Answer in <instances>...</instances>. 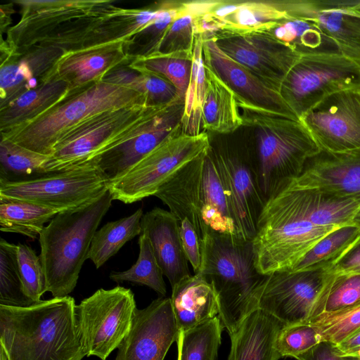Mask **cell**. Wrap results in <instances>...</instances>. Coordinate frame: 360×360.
<instances>
[{"label": "cell", "instance_id": "6da1fadb", "mask_svg": "<svg viewBox=\"0 0 360 360\" xmlns=\"http://www.w3.org/2000/svg\"><path fill=\"white\" fill-rule=\"evenodd\" d=\"M76 306L69 295L26 307L0 304V345L9 360H82Z\"/></svg>", "mask_w": 360, "mask_h": 360}, {"label": "cell", "instance_id": "7a4b0ae2", "mask_svg": "<svg viewBox=\"0 0 360 360\" xmlns=\"http://www.w3.org/2000/svg\"><path fill=\"white\" fill-rule=\"evenodd\" d=\"M202 264L198 273L217 293L219 317L229 335L259 309L266 275L255 265L252 240L209 233L200 243Z\"/></svg>", "mask_w": 360, "mask_h": 360}, {"label": "cell", "instance_id": "3957f363", "mask_svg": "<svg viewBox=\"0 0 360 360\" xmlns=\"http://www.w3.org/2000/svg\"><path fill=\"white\" fill-rule=\"evenodd\" d=\"M112 200L108 190L86 205L57 214L40 233L46 290L53 297L68 296L74 290L94 236Z\"/></svg>", "mask_w": 360, "mask_h": 360}, {"label": "cell", "instance_id": "277c9868", "mask_svg": "<svg viewBox=\"0 0 360 360\" xmlns=\"http://www.w3.org/2000/svg\"><path fill=\"white\" fill-rule=\"evenodd\" d=\"M141 104L148 105L141 94L102 80L68 96L32 122L1 134V138L51 155L67 134L89 119L106 111Z\"/></svg>", "mask_w": 360, "mask_h": 360}, {"label": "cell", "instance_id": "5b68a950", "mask_svg": "<svg viewBox=\"0 0 360 360\" xmlns=\"http://www.w3.org/2000/svg\"><path fill=\"white\" fill-rule=\"evenodd\" d=\"M245 112L244 124L255 131L260 186L267 200L297 178L307 160L321 149L300 120Z\"/></svg>", "mask_w": 360, "mask_h": 360}, {"label": "cell", "instance_id": "8992f818", "mask_svg": "<svg viewBox=\"0 0 360 360\" xmlns=\"http://www.w3.org/2000/svg\"><path fill=\"white\" fill-rule=\"evenodd\" d=\"M211 143L206 132L188 135L177 132L124 173L110 181L113 200L129 204L155 195L160 186L186 164L203 155Z\"/></svg>", "mask_w": 360, "mask_h": 360}, {"label": "cell", "instance_id": "52a82bcc", "mask_svg": "<svg viewBox=\"0 0 360 360\" xmlns=\"http://www.w3.org/2000/svg\"><path fill=\"white\" fill-rule=\"evenodd\" d=\"M110 182L94 160L25 180L0 179V197L25 200L63 212L94 201L108 190Z\"/></svg>", "mask_w": 360, "mask_h": 360}, {"label": "cell", "instance_id": "ba28073f", "mask_svg": "<svg viewBox=\"0 0 360 360\" xmlns=\"http://www.w3.org/2000/svg\"><path fill=\"white\" fill-rule=\"evenodd\" d=\"M158 106L146 104L127 106L106 111L85 121L56 145L45 166L46 173L63 171L94 161Z\"/></svg>", "mask_w": 360, "mask_h": 360}, {"label": "cell", "instance_id": "9c48e42d", "mask_svg": "<svg viewBox=\"0 0 360 360\" xmlns=\"http://www.w3.org/2000/svg\"><path fill=\"white\" fill-rule=\"evenodd\" d=\"M360 87V67L342 54L301 56L283 80L280 94L299 119L328 96Z\"/></svg>", "mask_w": 360, "mask_h": 360}, {"label": "cell", "instance_id": "30bf717a", "mask_svg": "<svg viewBox=\"0 0 360 360\" xmlns=\"http://www.w3.org/2000/svg\"><path fill=\"white\" fill-rule=\"evenodd\" d=\"M137 308L131 289H98L76 306L77 323L86 356L106 360L129 332Z\"/></svg>", "mask_w": 360, "mask_h": 360}, {"label": "cell", "instance_id": "8fae6325", "mask_svg": "<svg viewBox=\"0 0 360 360\" xmlns=\"http://www.w3.org/2000/svg\"><path fill=\"white\" fill-rule=\"evenodd\" d=\"M239 237L252 240L266 200L260 186L255 150L210 145Z\"/></svg>", "mask_w": 360, "mask_h": 360}, {"label": "cell", "instance_id": "7c38bea8", "mask_svg": "<svg viewBox=\"0 0 360 360\" xmlns=\"http://www.w3.org/2000/svg\"><path fill=\"white\" fill-rule=\"evenodd\" d=\"M360 208V197L341 195L290 182L266 202L258 221H307L318 226H342Z\"/></svg>", "mask_w": 360, "mask_h": 360}, {"label": "cell", "instance_id": "4fadbf2b", "mask_svg": "<svg viewBox=\"0 0 360 360\" xmlns=\"http://www.w3.org/2000/svg\"><path fill=\"white\" fill-rule=\"evenodd\" d=\"M330 267L266 275L259 309L283 325L309 322L321 292L334 274Z\"/></svg>", "mask_w": 360, "mask_h": 360}, {"label": "cell", "instance_id": "5bb4252c", "mask_svg": "<svg viewBox=\"0 0 360 360\" xmlns=\"http://www.w3.org/2000/svg\"><path fill=\"white\" fill-rule=\"evenodd\" d=\"M300 120L322 150L340 153L360 148V87L328 96Z\"/></svg>", "mask_w": 360, "mask_h": 360}, {"label": "cell", "instance_id": "9a60e30c", "mask_svg": "<svg viewBox=\"0 0 360 360\" xmlns=\"http://www.w3.org/2000/svg\"><path fill=\"white\" fill-rule=\"evenodd\" d=\"M184 101L158 106L115 147L95 161L110 181L137 163L162 141L181 131Z\"/></svg>", "mask_w": 360, "mask_h": 360}, {"label": "cell", "instance_id": "2e32d148", "mask_svg": "<svg viewBox=\"0 0 360 360\" xmlns=\"http://www.w3.org/2000/svg\"><path fill=\"white\" fill-rule=\"evenodd\" d=\"M213 39L224 53L278 92L288 72L301 56L269 32L220 34Z\"/></svg>", "mask_w": 360, "mask_h": 360}, {"label": "cell", "instance_id": "e0dca14e", "mask_svg": "<svg viewBox=\"0 0 360 360\" xmlns=\"http://www.w3.org/2000/svg\"><path fill=\"white\" fill-rule=\"evenodd\" d=\"M202 56L205 65L231 89L245 111L300 120L278 91L224 53L214 39H203Z\"/></svg>", "mask_w": 360, "mask_h": 360}, {"label": "cell", "instance_id": "ac0fdd59", "mask_svg": "<svg viewBox=\"0 0 360 360\" xmlns=\"http://www.w3.org/2000/svg\"><path fill=\"white\" fill-rule=\"evenodd\" d=\"M274 4L291 18L314 22L360 67V0H276Z\"/></svg>", "mask_w": 360, "mask_h": 360}, {"label": "cell", "instance_id": "d6986e66", "mask_svg": "<svg viewBox=\"0 0 360 360\" xmlns=\"http://www.w3.org/2000/svg\"><path fill=\"white\" fill-rule=\"evenodd\" d=\"M179 334L170 297H159L136 309L115 360H164Z\"/></svg>", "mask_w": 360, "mask_h": 360}, {"label": "cell", "instance_id": "ffe728a7", "mask_svg": "<svg viewBox=\"0 0 360 360\" xmlns=\"http://www.w3.org/2000/svg\"><path fill=\"white\" fill-rule=\"evenodd\" d=\"M105 0H17L20 18L6 32L14 49L37 44L63 24L94 11Z\"/></svg>", "mask_w": 360, "mask_h": 360}, {"label": "cell", "instance_id": "44dd1931", "mask_svg": "<svg viewBox=\"0 0 360 360\" xmlns=\"http://www.w3.org/2000/svg\"><path fill=\"white\" fill-rule=\"evenodd\" d=\"M65 53L59 47L39 44L12 49L0 59V110L43 82Z\"/></svg>", "mask_w": 360, "mask_h": 360}, {"label": "cell", "instance_id": "7402d4cb", "mask_svg": "<svg viewBox=\"0 0 360 360\" xmlns=\"http://www.w3.org/2000/svg\"><path fill=\"white\" fill-rule=\"evenodd\" d=\"M131 60L123 41L100 44L65 53L46 79L65 81L69 86V96L102 81L109 72L127 65Z\"/></svg>", "mask_w": 360, "mask_h": 360}, {"label": "cell", "instance_id": "603a6c76", "mask_svg": "<svg viewBox=\"0 0 360 360\" xmlns=\"http://www.w3.org/2000/svg\"><path fill=\"white\" fill-rule=\"evenodd\" d=\"M292 184L360 197V148L340 153L320 150L307 160Z\"/></svg>", "mask_w": 360, "mask_h": 360}, {"label": "cell", "instance_id": "cb8c5ba5", "mask_svg": "<svg viewBox=\"0 0 360 360\" xmlns=\"http://www.w3.org/2000/svg\"><path fill=\"white\" fill-rule=\"evenodd\" d=\"M141 232L148 237L171 287L191 275L181 243L179 222L170 211L156 207L147 212L141 219Z\"/></svg>", "mask_w": 360, "mask_h": 360}, {"label": "cell", "instance_id": "d4e9b609", "mask_svg": "<svg viewBox=\"0 0 360 360\" xmlns=\"http://www.w3.org/2000/svg\"><path fill=\"white\" fill-rule=\"evenodd\" d=\"M205 153L175 172L155 194L179 221L186 219L193 226L200 243L209 233L202 217V177Z\"/></svg>", "mask_w": 360, "mask_h": 360}, {"label": "cell", "instance_id": "484cf974", "mask_svg": "<svg viewBox=\"0 0 360 360\" xmlns=\"http://www.w3.org/2000/svg\"><path fill=\"white\" fill-rule=\"evenodd\" d=\"M170 300L179 332L193 328L219 316L215 290L200 273L191 275L172 287Z\"/></svg>", "mask_w": 360, "mask_h": 360}, {"label": "cell", "instance_id": "4316f807", "mask_svg": "<svg viewBox=\"0 0 360 360\" xmlns=\"http://www.w3.org/2000/svg\"><path fill=\"white\" fill-rule=\"evenodd\" d=\"M283 323L260 309L252 312L229 335L227 360H278L276 341Z\"/></svg>", "mask_w": 360, "mask_h": 360}, {"label": "cell", "instance_id": "83f0119b", "mask_svg": "<svg viewBox=\"0 0 360 360\" xmlns=\"http://www.w3.org/2000/svg\"><path fill=\"white\" fill-rule=\"evenodd\" d=\"M68 94L69 86L65 81L56 77L45 79L0 110L1 134L32 122L65 99Z\"/></svg>", "mask_w": 360, "mask_h": 360}, {"label": "cell", "instance_id": "f1b7e54d", "mask_svg": "<svg viewBox=\"0 0 360 360\" xmlns=\"http://www.w3.org/2000/svg\"><path fill=\"white\" fill-rule=\"evenodd\" d=\"M201 194L202 217L209 233L242 240L210 147L204 155Z\"/></svg>", "mask_w": 360, "mask_h": 360}, {"label": "cell", "instance_id": "f546056e", "mask_svg": "<svg viewBox=\"0 0 360 360\" xmlns=\"http://www.w3.org/2000/svg\"><path fill=\"white\" fill-rule=\"evenodd\" d=\"M113 3L105 0L91 13L63 24L37 44L57 46L65 53L103 44V23L118 8Z\"/></svg>", "mask_w": 360, "mask_h": 360}, {"label": "cell", "instance_id": "4dcf8cb0", "mask_svg": "<svg viewBox=\"0 0 360 360\" xmlns=\"http://www.w3.org/2000/svg\"><path fill=\"white\" fill-rule=\"evenodd\" d=\"M205 68L207 86L202 107V129L220 134L233 132L244 124L236 97L210 68L206 65Z\"/></svg>", "mask_w": 360, "mask_h": 360}, {"label": "cell", "instance_id": "1f68e13d", "mask_svg": "<svg viewBox=\"0 0 360 360\" xmlns=\"http://www.w3.org/2000/svg\"><path fill=\"white\" fill-rule=\"evenodd\" d=\"M290 18L271 1H238L235 11L219 20L222 28L215 37L220 34L269 32L280 21Z\"/></svg>", "mask_w": 360, "mask_h": 360}, {"label": "cell", "instance_id": "d6a6232c", "mask_svg": "<svg viewBox=\"0 0 360 360\" xmlns=\"http://www.w3.org/2000/svg\"><path fill=\"white\" fill-rule=\"evenodd\" d=\"M58 211L25 200L0 197V229L32 239L39 236L44 224Z\"/></svg>", "mask_w": 360, "mask_h": 360}, {"label": "cell", "instance_id": "836d02e7", "mask_svg": "<svg viewBox=\"0 0 360 360\" xmlns=\"http://www.w3.org/2000/svg\"><path fill=\"white\" fill-rule=\"evenodd\" d=\"M269 32L280 41L292 46L300 56L341 54L335 42L308 20L290 17L280 21Z\"/></svg>", "mask_w": 360, "mask_h": 360}, {"label": "cell", "instance_id": "e575fe53", "mask_svg": "<svg viewBox=\"0 0 360 360\" xmlns=\"http://www.w3.org/2000/svg\"><path fill=\"white\" fill-rule=\"evenodd\" d=\"M142 208L132 214L110 221L96 231L88 253L96 269L114 256L126 243L141 233Z\"/></svg>", "mask_w": 360, "mask_h": 360}, {"label": "cell", "instance_id": "d590c367", "mask_svg": "<svg viewBox=\"0 0 360 360\" xmlns=\"http://www.w3.org/2000/svg\"><path fill=\"white\" fill-rule=\"evenodd\" d=\"M103 80L141 94L150 106L167 105L181 101L175 86L167 79L153 73L134 70L127 65L111 71Z\"/></svg>", "mask_w": 360, "mask_h": 360}, {"label": "cell", "instance_id": "8d00e7d4", "mask_svg": "<svg viewBox=\"0 0 360 360\" xmlns=\"http://www.w3.org/2000/svg\"><path fill=\"white\" fill-rule=\"evenodd\" d=\"M193 53L150 54L133 59L127 66L167 79L175 86L179 98L184 101L191 76Z\"/></svg>", "mask_w": 360, "mask_h": 360}, {"label": "cell", "instance_id": "74e56055", "mask_svg": "<svg viewBox=\"0 0 360 360\" xmlns=\"http://www.w3.org/2000/svg\"><path fill=\"white\" fill-rule=\"evenodd\" d=\"M359 236L360 227L354 224L336 228L319 240L290 271L332 266Z\"/></svg>", "mask_w": 360, "mask_h": 360}, {"label": "cell", "instance_id": "f35d334b", "mask_svg": "<svg viewBox=\"0 0 360 360\" xmlns=\"http://www.w3.org/2000/svg\"><path fill=\"white\" fill-rule=\"evenodd\" d=\"M202 36L196 35L193 53V65L189 85L184 100L181 131L188 135L202 131V107L206 93V73L202 56Z\"/></svg>", "mask_w": 360, "mask_h": 360}, {"label": "cell", "instance_id": "ab89813d", "mask_svg": "<svg viewBox=\"0 0 360 360\" xmlns=\"http://www.w3.org/2000/svg\"><path fill=\"white\" fill-rule=\"evenodd\" d=\"M49 155L26 148L4 138L0 141V179L20 181L46 174Z\"/></svg>", "mask_w": 360, "mask_h": 360}, {"label": "cell", "instance_id": "60d3db41", "mask_svg": "<svg viewBox=\"0 0 360 360\" xmlns=\"http://www.w3.org/2000/svg\"><path fill=\"white\" fill-rule=\"evenodd\" d=\"M224 330L218 316L186 331H180L177 360H216Z\"/></svg>", "mask_w": 360, "mask_h": 360}, {"label": "cell", "instance_id": "b9f144b4", "mask_svg": "<svg viewBox=\"0 0 360 360\" xmlns=\"http://www.w3.org/2000/svg\"><path fill=\"white\" fill-rule=\"evenodd\" d=\"M139 254L136 263L124 271H112L110 278L115 282L129 281L146 285L164 297L167 293L162 271L158 263L150 241L141 232L139 238Z\"/></svg>", "mask_w": 360, "mask_h": 360}, {"label": "cell", "instance_id": "7bdbcfd3", "mask_svg": "<svg viewBox=\"0 0 360 360\" xmlns=\"http://www.w3.org/2000/svg\"><path fill=\"white\" fill-rule=\"evenodd\" d=\"M162 3V9L157 18L124 44L126 53L131 60L150 54L171 23L182 14V2Z\"/></svg>", "mask_w": 360, "mask_h": 360}, {"label": "cell", "instance_id": "ee69618b", "mask_svg": "<svg viewBox=\"0 0 360 360\" xmlns=\"http://www.w3.org/2000/svg\"><path fill=\"white\" fill-rule=\"evenodd\" d=\"M17 249L18 245L1 238L0 304L26 307L36 302L24 292L18 267Z\"/></svg>", "mask_w": 360, "mask_h": 360}, {"label": "cell", "instance_id": "f6af8a7d", "mask_svg": "<svg viewBox=\"0 0 360 360\" xmlns=\"http://www.w3.org/2000/svg\"><path fill=\"white\" fill-rule=\"evenodd\" d=\"M359 302L360 274H333L321 292L310 321L320 314L339 311Z\"/></svg>", "mask_w": 360, "mask_h": 360}, {"label": "cell", "instance_id": "bcb514c9", "mask_svg": "<svg viewBox=\"0 0 360 360\" xmlns=\"http://www.w3.org/2000/svg\"><path fill=\"white\" fill-rule=\"evenodd\" d=\"M309 323L317 328L322 341L338 345L360 328V302L339 311L320 314Z\"/></svg>", "mask_w": 360, "mask_h": 360}, {"label": "cell", "instance_id": "7dc6e473", "mask_svg": "<svg viewBox=\"0 0 360 360\" xmlns=\"http://www.w3.org/2000/svg\"><path fill=\"white\" fill-rule=\"evenodd\" d=\"M321 341L317 328L309 322L284 325L278 334L276 348L281 358H295Z\"/></svg>", "mask_w": 360, "mask_h": 360}, {"label": "cell", "instance_id": "c3c4849f", "mask_svg": "<svg viewBox=\"0 0 360 360\" xmlns=\"http://www.w3.org/2000/svg\"><path fill=\"white\" fill-rule=\"evenodd\" d=\"M17 256L24 292L33 302H38L42 295L47 292L40 257L31 247L21 243L18 245Z\"/></svg>", "mask_w": 360, "mask_h": 360}, {"label": "cell", "instance_id": "681fc988", "mask_svg": "<svg viewBox=\"0 0 360 360\" xmlns=\"http://www.w3.org/2000/svg\"><path fill=\"white\" fill-rule=\"evenodd\" d=\"M193 18L183 6L182 14L171 23L150 54L193 53L195 41Z\"/></svg>", "mask_w": 360, "mask_h": 360}, {"label": "cell", "instance_id": "f907efd6", "mask_svg": "<svg viewBox=\"0 0 360 360\" xmlns=\"http://www.w3.org/2000/svg\"><path fill=\"white\" fill-rule=\"evenodd\" d=\"M179 222V232L183 248L188 262L195 274L201 267L202 254L200 243L193 226L186 219Z\"/></svg>", "mask_w": 360, "mask_h": 360}, {"label": "cell", "instance_id": "816d5d0a", "mask_svg": "<svg viewBox=\"0 0 360 360\" xmlns=\"http://www.w3.org/2000/svg\"><path fill=\"white\" fill-rule=\"evenodd\" d=\"M295 359L297 360H360L358 357L339 354L336 350L335 345L328 341L320 342Z\"/></svg>", "mask_w": 360, "mask_h": 360}, {"label": "cell", "instance_id": "f5cc1de1", "mask_svg": "<svg viewBox=\"0 0 360 360\" xmlns=\"http://www.w3.org/2000/svg\"><path fill=\"white\" fill-rule=\"evenodd\" d=\"M330 270L334 274H360V236L357 240L339 258Z\"/></svg>", "mask_w": 360, "mask_h": 360}, {"label": "cell", "instance_id": "db71d44e", "mask_svg": "<svg viewBox=\"0 0 360 360\" xmlns=\"http://www.w3.org/2000/svg\"><path fill=\"white\" fill-rule=\"evenodd\" d=\"M336 350L342 355L360 359V328L340 344L335 345Z\"/></svg>", "mask_w": 360, "mask_h": 360}, {"label": "cell", "instance_id": "11a10c76", "mask_svg": "<svg viewBox=\"0 0 360 360\" xmlns=\"http://www.w3.org/2000/svg\"><path fill=\"white\" fill-rule=\"evenodd\" d=\"M14 12L13 5L12 3L7 4H1L0 6V30L1 33L7 32L11 27V15Z\"/></svg>", "mask_w": 360, "mask_h": 360}, {"label": "cell", "instance_id": "9f6ffc18", "mask_svg": "<svg viewBox=\"0 0 360 360\" xmlns=\"http://www.w3.org/2000/svg\"><path fill=\"white\" fill-rule=\"evenodd\" d=\"M351 224L360 227V208L354 215Z\"/></svg>", "mask_w": 360, "mask_h": 360}, {"label": "cell", "instance_id": "6f0895ef", "mask_svg": "<svg viewBox=\"0 0 360 360\" xmlns=\"http://www.w3.org/2000/svg\"><path fill=\"white\" fill-rule=\"evenodd\" d=\"M0 360H9L4 347L0 345Z\"/></svg>", "mask_w": 360, "mask_h": 360}]
</instances>
